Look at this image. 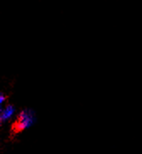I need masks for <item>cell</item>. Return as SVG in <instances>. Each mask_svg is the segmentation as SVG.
<instances>
[{
  "mask_svg": "<svg viewBox=\"0 0 142 154\" xmlns=\"http://www.w3.org/2000/svg\"><path fill=\"white\" fill-rule=\"evenodd\" d=\"M36 121L35 111L31 109H25L22 110L11 125L10 133L13 136L23 132L25 130L31 127Z\"/></svg>",
  "mask_w": 142,
  "mask_h": 154,
  "instance_id": "obj_1",
  "label": "cell"
},
{
  "mask_svg": "<svg viewBox=\"0 0 142 154\" xmlns=\"http://www.w3.org/2000/svg\"><path fill=\"white\" fill-rule=\"evenodd\" d=\"M15 108L12 104H8L4 109H2V112L0 115V121L2 124L5 123V121L9 120L13 116L14 113H15Z\"/></svg>",
  "mask_w": 142,
  "mask_h": 154,
  "instance_id": "obj_2",
  "label": "cell"
}]
</instances>
